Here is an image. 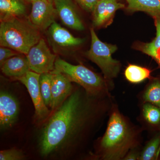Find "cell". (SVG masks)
<instances>
[{
    "label": "cell",
    "instance_id": "1",
    "mask_svg": "<svg viewBox=\"0 0 160 160\" xmlns=\"http://www.w3.org/2000/svg\"><path fill=\"white\" fill-rule=\"evenodd\" d=\"M110 95L93 96L76 90L53 111L43 126L39 141L41 154L48 156L82 141L113 106Z\"/></svg>",
    "mask_w": 160,
    "mask_h": 160
},
{
    "label": "cell",
    "instance_id": "2",
    "mask_svg": "<svg viewBox=\"0 0 160 160\" xmlns=\"http://www.w3.org/2000/svg\"><path fill=\"white\" fill-rule=\"evenodd\" d=\"M141 135V130L113 104L106 131L100 140L99 158L104 160H123L130 150L138 147Z\"/></svg>",
    "mask_w": 160,
    "mask_h": 160
},
{
    "label": "cell",
    "instance_id": "3",
    "mask_svg": "<svg viewBox=\"0 0 160 160\" xmlns=\"http://www.w3.org/2000/svg\"><path fill=\"white\" fill-rule=\"evenodd\" d=\"M41 31L28 18L13 17L1 19L0 45L26 55L41 39Z\"/></svg>",
    "mask_w": 160,
    "mask_h": 160
},
{
    "label": "cell",
    "instance_id": "4",
    "mask_svg": "<svg viewBox=\"0 0 160 160\" xmlns=\"http://www.w3.org/2000/svg\"><path fill=\"white\" fill-rule=\"evenodd\" d=\"M53 71L64 75L71 82L79 84L90 95L102 96L110 94L109 86L105 80L83 65H72L58 58Z\"/></svg>",
    "mask_w": 160,
    "mask_h": 160
},
{
    "label": "cell",
    "instance_id": "5",
    "mask_svg": "<svg viewBox=\"0 0 160 160\" xmlns=\"http://www.w3.org/2000/svg\"><path fill=\"white\" fill-rule=\"evenodd\" d=\"M90 33L91 46L86 52V56L99 67L105 78L110 81L117 76L121 68L120 62L112 56L117 50V46L102 42L93 28L90 29Z\"/></svg>",
    "mask_w": 160,
    "mask_h": 160
},
{
    "label": "cell",
    "instance_id": "6",
    "mask_svg": "<svg viewBox=\"0 0 160 160\" xmlns=\"http://www.w3.org/2000/svg\"><path fill=\"white\" fill-rule=\"evenodd\" d=\"M26 55L31 71L41 74L54 70L56 55L52 53L44 39L41 38Z\"/></svg>",
    "mask_w": 160,
    "mask_h": 160
},
{
    "label": "cell",
    "instance_id": "7",
    "mask_svg": "<svg viewBox=\"0 0 160 160\" xmlns=\"http://www.w3.org/2000/svg\"><path fill=\"white\" fill-rule=\"evenodd\" d=\"M41 74L29 71L25 75L17 79L28 89L34 105L36 117L38 120L47 118L50 114L49 110L44 102L40 90L39 79Z\"/></svg>",
    "mask_w": 160,
    "mask_h": 160
},
{
    "label": "cell",
    "instance_id": "8",
    "mask_svg": "<svg viewBox=\"0 0 160 160\" xmlns=\"http://www.w3.org/2000/svg\"><path fill=\"white\" fill-rule=\"evenodd\" d=\"M31 3L30 22L41 31L48 29L58 15L53 3L49 0H32Z\"/></svg>",
    "mask_w": 160,
    "mask_h": 160
},
{
    "label": "cell",
    "instance_id": "9",
    "mask_svg": "<svg viewBox=\"0 0 160 160\" xmlns=\"http://www.w3.org/2000/svg\"><path fill=\"white\" fill-rule=\"evenodd\" d=\"M51 102L50 108L53 111L66 99L72 92V82L60 72H51Z\"/></svg>",
    "mask_w": 160,
    "mask_h": 160
},
{
    "label": "cell",
    "instance_id": "10",
    "mask_svg": "<svg viewBox=\"0 0 160 160\" xmlns=\"http://www.w3.org/2000/svg\"><path fill=\"white\" fill-rule=\"evenodd\" d=\"M48 37L54 48L70 49L82 45L85 39L76 38L55 22L48 28Z\"/></svg>",
    "mask_w": 160,
    "mask_h": 160
},
{
    "label": "cell",
    "instance_id": "11",
    "mask_svg": "<svg viewBox=\"0 0 160 160\" xmlns=\"http://www.w3.org/2000/svg\"><path fill=\"white\" fill-rule=\"evenodd\" d=\"M19 112L18 102L11 94L1 91L0 93V126L1 129L11 127L17 119Z\"/></svg>",
    "mask_w": 160,
    "mask_h": 160
},
{
    "label": "cell",
    "instance_id": "12",
    "mask_svg": "<svg viewBox=\"0 0 160 160\" xmlns=\"http://www.w3.org/2000/svg\"><path fill=\"white\" fill-rule=\"evenodd\" d=\"M53 4L63 24L74 30H84V25L78 14L73 0H54Z\"/></svg>",
    "mask_w": 160,
    "mask_h": 160
},
{
    "label": "cell",
    "instance_id": "13",
    "mask_svg": "<svg viewBox=\"0 0 160 160\" xmlns=\"http://www.w3.org/2000/svg\"><path fill=\"white\" fill-rule=\"evenodd\" d=\"M125 5L117 0H98L93 13V25L99 27L106 24L111 19L116 12L124 8Z\"/></svg>",
    "mask_w": 160,
    "mask_h": 160
},
{
    "label": "cell",
    "instance_id": "14",
    "mask_svg": "<svg viewBox=\"0 0 160 160\" xmlns=\"http://www.w3.org/2000/svg\"><path fill=\"white\" fill-rule=\"evenodd\" d=\"M1 68L3 74L16 80L30 70L26 56L18 55L6 60L1 65Z\"/></svg>",
    "mask_w": 160,
    "mask_h": 160
},
{
    "label": "cell",
    "instance_id": "15",
    "mask_svg": "<svg viewBox=\"0 0 160 160\" xmlns=\"http://www.w3.org/2000/svg\"><path fill=\"white\" fill-rule=\"evenodd\" d=\"M129 11L146 12L160 19V0H126Z\"/></svg>",
    "mask_w": 160,
    "mask_h": 160
},
{
    "label": "cell",
    "instance_id": "16",
    "mask_svg": "<svg viewBox=\"0 0 160 160\" xmlns=\"http://www.w3.org/2000/svg\"><path fill=\"white\" fill-rule=\"evenodd\" d=\"M26 8L22 0H0L1 19L18 17L26 12Z\"/></svg>",
    "mask_w": 160,
    "mask_h": 160
},
{
    "label": "cell",
    "instance_id": "17",
    "mask_svg": "<svg viewBox=\"0 0 160 160\" xmlns=\"http://www.w3.org/2000/svg\"><path fill=\"white\" fill-rule=\"evenodd\" d=\"M151 71L145 67L130 64L125 71V76L127 81L133 84H138L150 77Z\"/></svg>",
    "mask_w": 160,
    "mask_h": 160
},
{
    "label": "cell",
    "instance_id": "18",
    "mask_svg": "<svg viewBox=\"0 0 160 160\" xmlns=\"http://www.w3.org/2000/svg\"><path fill=\"white\" fill-rule=\"evenodd\" d=\"M156 36L150 42L144 44L141 50L154 59L160 66V19H156Z\"/></svg>",
    "mask_w": 160,
    "mask_h": 160
},
{
    "label": "cell",
    "instance_id": "19",
    "mask_svg": "<svg viewBox=\"0 0 160 160\" xmlns=\"http://www.w3.org/2000/svg\"><path fill=\"white\" fill-rule=\"evenodd\" d=\"M160 152V132L156 135L146 144L140 152L139 160L158 159Z\"/></svg>",
    "mask_w": 160,
    "mask_h": 160
},
{
    "label": "cell",
    "instance_id": "20",
    "mask_svg": "<svg viewBox=\"0 0 160 160\" xmlns=\"http://www.w3.org/2000/svg\"><path fill=\"white\" fill-rule=\"evenodd\" d=\"M144 119L149 125L160 128V108L153 104L145 102L142 107Z\"/></svg>",
    "mask_w": 160,
    "mask_h": 160
},
{
    "label": "cell",
    "instance_id": "21",
    "mask_svg": "<svg viewBox=\"0 0 160 160\" xmlns=\"http://www.w3.org/2000/svg\"><path fill=\"white\" fill-rule=\"evenodd\" d=\"M144 102H148L160 108V79L154 80L149 85L143 95Z\"/></svg>",
    "mask_w": 160,
    "mask_h": 160
},
{
    "label": "cell",
    "instance_id": "22",
    "mask_svg": "<svg viewBox=\"0 0 160 160\" xmlns=\"http://www.w3.org/2000/svg\"><path fill=\"white\" fill-rule=\"evenodd\" d=\"M51 72L41 74L39 79L40 90L44 102L47 107H50L51 102Z\"/></svg>",
    "mask_w": 160,
    "mask_h": 160
},
{
    "label": "cell",
    "instance_id": "23",
    "mask_svg": "<svg viewBox=\"0 0 160 160\" xmlns=\"http://www.w3.org/2000/svg\"><path fill=\"white\" fill-rule=\"evenodd\" d=\"M25 158L22 151L18 149H6L0 152L1 160H21Z\"/></svg>",
    "mask_w": 160,
    "mask_h": 160
},
{
    "label": "cell",
    "instance_id": "24",
    "mask_svg": "<svg viewBox=\"0 0 160 160\" xmlns=\"http://www.w3.org/2000/svg\"><path fill=\"white\" fill-rule=\"evenodd\" d=\"M19 52L5 46H1L0 48V65L12 57L18 55Z\"/></svg>",
    "mask_w": 160,
    "mask_h": 160
},
{
    "label": "cell",
    "instance_id": "25",
    "mask_svg": "<svg viewBox=\"0 0 160 160\" xmlns=\"http://www.w3.org/2000/svg\"><path fill=\"white\" fill-rule=\"evenodd\" d=\"M98 0H75L84 10L92 12Z\"/></svg>",
    "mask_w": 160,
    "mask_h": 160
},
{
    "label": "cell",
    "instance_id": "26",
    "mask_svg": "<svg viewBox=\"0 0 160 160\" xmlns=\"http://www.w3.org/2000/svg\"><path fill=\"white\" fill-rule=\"evenodd\" d=\"M138 148L132 149L123 159L124 160H136L139 158L140 152L138 151Z\"/></svg>",
    "mask_w": 160,
    "mask_h": 160
},
{
    "label": "cell",
    "instance_id": "27",
    "mask_svg": "<svg viewBox=\"0 0 160 160\" xmlns=\"http://www.w3.org/2000/svg\"><path fill=\"white\" fill-rule=\"evenodd\" d=\"M27 1H28V2H32V0H27ZM49 1H50V0H49Z\"/></svg>",
    "mask_w": 160,
    "mask_h": 160
},
{
    "label": "cell",
    "instance_id": "28",
    "mask_svg": "<svg viewBox=\"0 0 160 160\" xmlns=\"http://www.w3.org/2000/svg\"><path fill=\"white\" fill-rule=\"evenodd\" d=\"M50 1L51 2L53 3V1H54V0H50Z\"/></svg>",
    "mask_w": 160,
    "mask_h": 160
}]
</instances>
